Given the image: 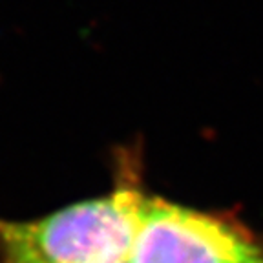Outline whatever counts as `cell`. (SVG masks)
Instances as JSON below:
<instances>
[{
  "instance_id": "6da1fadb",
  "label": "cell",
  "mask_w": 263,
  "mask_h": 263,
  "mask_svg": "<svg viewBox=\"0 0 263 263\" xmlns=\"http://www.w3.org/2000/svg\"><path fill=\"white\" fill-rule=\"evenodd\" d=\"M146 194L128 174L104 196L29 221L0 218V263L128 261Z\"/></svg>"
},
{
  "instance_id": "3957f363",
  "label": "cell",
  "mask_w": 263,
  "mask_h": 263,
  "mask_svg": "<svg viewBox=\"0 0 263 263\" xmlns=\"http://www.w3.org/2000/svg\"><path fill=\"white\" fill-rule=\"evenodd\" d=\"M115 263H130V259H128V261H115Z\"/></svg>"
},
{
  "instance_id": "7a4b0ae2",
  "label": "cell",
  "mask_w": 263,
  "mask_h": 263,
  "mask_svg": "<svg viewBox=\"0 0 263 263\" xmlns=\"http://www.w3.org/2000/svg\"><path fill=\"white\" fill-rule=\"evenodd\" d=\"M130 263H263V245L234 219L146 196Z\"/></svg>"
}]
</instances>
